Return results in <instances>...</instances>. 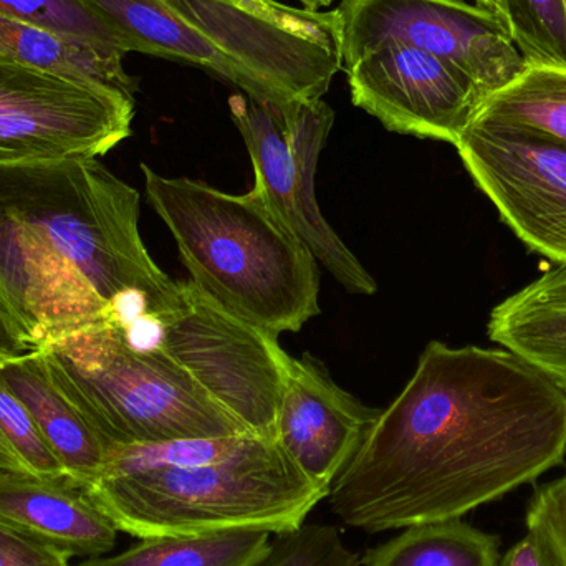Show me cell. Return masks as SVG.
<instances>
[{"label":"cell","instance_id":"cell-3","mask_svg":"<svg viewBox=\"0 0 566 566\" xmlns=\"http://www.w3.org/2000/svg\"><path fill=\"white\" fill-rule=\"evenodd\" d=\"M153 459L158 468L86 484L116 528L136 538L283 534L329 495L275 439L258 434L161 442Z\"/></svg>","mask_w":566,"mask_h":566},{"label":"cell","instance_id":"cell-14","mask_svg":"<svg viewBox=\"0 0 566 566\" xmlns=\"http://www.w3.org/2000/svg\"><path fill=\"white\" fill-rule=\"evenodd\" d=\"M0 525L69 560L108 554L119 532L92 501L86 484L66 472L0 471Z\"/></svg>","mask_w":566,"mask_h":566},{"label":"cell","instance_id":"cell-8","mask_svg":"<svg viewBox=\"0 0 566 566\" xmlns=\"http://www.w3.org/2000/svg\"><path fill=\"white\" fill-rule=\"evenodd\" d=\"M232 119L248 146L255 185L279 218L298 235L316 262L356 295H373L375 279L323 218L315 172L335 112L328 103L277 106L249 95L229 99Z\"/></svg>","mask_w":566,"mask_h":566},{"label":"cell","instance_id":"cell-6","mask_svg":"<svg viewBox=\"0 0 566 566\" xmlns=\"http://www.w3.org/2000/svg\"><path fill=\"white\" fill-rule=\"evenodd\" d=\"M245 80V95L277 106L323 99L343 69L338 10L277 0H165Z\"/></svg>","mask_w":566,"mask_h":566},{"label":"cell","instance_id":"cell-18","mask_svg":"<svg viewBox=\"0 0 566 566\" xmlns=\"http://www.w3.org/2000/svg\"><path fill=\"white\" fill-rule=\"evenodd\" d=\"M0 55L40 72L95 83L135 96L138 83L123 66L125 53L0 15Z\"/></svg>","mask_w":566,"mask_h":566},{"label":"cell","instance_id":"cell-1","mask_svg":"<svg viewBox=\"0 0 566 566\" xmlns=\"http://www.w3.org/2000/svg\"><path fill=\"white\" fill-rule=\"evenodd\" d=\"M566 392L507 349L431 342L329 489L368 534L462 518L564 464Z\"/></svg>","mask_w":566,"mask_h":566},{"label":"cell","instance_id":"cell-4","mask_svg":"<svg viewBox=\"0 0 566 566\" xmlns=\"http://www.w3.org/2000/svg\"><path fill=\"white\" fill-rule=\"evenodd\" d=\"M142 171L149 205L209 298L277 336L318 315L316 259L255 182L245 195H229L195 179L166 178L148 165Z\"/></svg>","mask_w":566,"mask_h":566},{"label":"cell","instance_id":"cell-24","mask_svg":"<svg viewBox=\"0 0 566 566\" xmlns=\"http://www.w3.org/2000/svg\"><path fill=\"white\" fill-rule=\"evenodd\" d=\"M0 15L125 53L105 23L82 0H0Z\"/></svg>","mask_w":566,"mask_h":566},{"label":"cell","instance_id":"cell-21","mask_svg":"<svg viewBox=\"0 0 566 566\" xmlns=\"http://www.w3.org/2000/svg\"><path fill=\"white\" fill-rule=\"evenodd\" d=\"M271 535L242 531L142 538L123 554L90 558L78 566H251L268 552Z\"/></svg>","mask_w":566,"mask_h":566},{"label":"cell","instance_id":"cell-2","mask_svg":"<svg viewBox=\"0 0 566 566\" xmlns=\"http://www.w3.org/2000/svg\"><path fill=\"white\" fill-rule=\"evenodd\" d=\"M126 292L158 308L181 292L139 234V192L98 158L0 163V298L33 348Z\"/></svg>","mask_w":566,"mask_h":566},{"label":"cell","instance_id":"cell-17","mask_svg":"<svg viewBox=\"0 0 566 566\" xmlns=\"http://www.w3.org/2000/svg\"><path fill=\"white\" fill-rule=\"evenodd\" d=\"M113 33L123 52L179 60L212 70L245 93V80L234 65L181 19L165 0H82Z\"/></svg>","mask_w":566,"mask_h":566},{"label":"cell","instance_id":"cell-25","mask_svg":"<svg viewBox=\"0 0 566 566\" xmlns=\"http://www.w3.org/2000/svg\"><path fill=\"white\" fill-rule=\"evenodd\" d=\"M333 525H300L271 541L268 552L251 566H361Z\"/></svg>","mask_w":566,"mask_h":566},{"label":"cell","instance_id":"cell-22","mask_svg":"<svg viewBox=\"0 0 566 566\" xmlns=\"http://www.w3.org/2000/svg\"><path fill=\"white\" fill-rule=\"evenodd\" d=\"M515 45L527 63L566 65L565 0H501Z\"/></svg>","mask_w":566,"mask_h":566},{"label":"cell","instance_id":"cell-27","mask_svg":"<svg viewBox=\"0 0 566 566\" xmlns=\"http://www.w3.org/2000/svg\"><path fill=\"white\" fill-rule=\"evenodd\" d=\"M495 566H566V560L547 528L538 522H527V535Z\"/></svg>","mask_w":566,"mask_h":566},{"label":"cell","instance_id":"cell-13","mask_svg":"<svg viewBox=\"0 0 566 566\" xmlns=\"http://www.w3.org/2000/svg\"><path fill=\"white\" fill-rule=\"evenodd\" d=\"M379 412L339 388L313 356H290L275 441L312 481L332 489Z\"/></svg>","mask_w":566,"mask_h":566},{"label":"cell","instance_id":"cell-30","mask_svg":"<svg viewBox=\"0 0 566 566\" xmlns=\"http://www.w3.org/2000/svg\"><path fill=\"white\" fill-rule=\"evenodd\" d=\"M475 3H479V6L488 7V9H492L494 12H497L499 15L504 17V10H502L501 0H475Z\"/></svg>","mask_w":566,"mask_h":566},{"label":"cell","instance_id":"cell-20","mask_svg":"<svg viewBox=\"0 0 566 566\" xmlns=\"http://www.w3.org/2000/svg\"><path fill=\"white\" fill-rule=\"evenodd\" d=\"M475 119L566 145V65L527 63L509 85L484 99Z\"/></svg>","mask_w":566,"mask_h":566},{"label":"cell","instance_id":"cell-31","mask_svg":"<svg viewBox=\"0 0 566 566\" xmlns=\"http://www.w3.org/2000/svg\"><path fill=\"white\" fill-rule=\"evenodd\" d=\"M65 566H72V565H70V562H69V564H65Z\"/></svg>","mask_w":566,"mask_h":566},{"label":"cell","instance_id":"cell-7","mask_svg":"<svg viewBox=\"0 0 566 566\" xmlns=\"http://www.w3.org/2000/svg\"><path fill=\"white\" fill-rule=\"evenodd\" d=\"M155 348L254 434L275 439L290 358L277 335L232 315L188 281L172 305L156 312Z\"/></svg>","mask_w":566,"mask_h":566},{"label":"cell","instance_id":"cell-26","mask_svg":"<svg viewBox=\"0 0 566 566\" xmlns=\"http://www.w3.org/2000/svg\"><path fill=\"white\" fill-rule=\"evenodd\" d=\"M525 522L544 525L566 560V474L535 492Z\"/></svg>","mask_w":566,"mask_h":566},{"label":"cell","instance_id":"cell-29","mask_svg":"<svg viewBox=\"0 0 566 566\" xmlns=\"http://www.w3.org/2000/svg\"><path fill=\"white\" fill-rule=\"evenodd\" d=\"M36 349L27 338L9 306L0 298V363L32 355Z\"/></svg>","mask_w":566,"mask_h":566},{"label":"cell","instance_id":"cell-10","mask_svg":"<svg viewBox=\"0 0 566 566\" xmlns=\"http://www.w3.org/2000/svg\"><path fill=\"white\" fill-rule=\"evenodd\" d=\"M135 96L0 55V163L99 158L132 135Z\"/></svg>","mask_w":566,"mask_h":566},{"label":"cell","instance_id":"cell-19","mask_svg":"<svg viewBox=\"0 0 566 566\" xmlns=\"http://www.w3.org/2000/svg\"><path fill=\"white\" fill-rule=\"evenodd\" d=\"M499 537L462 518L411 525L402 534L366 552L365 566H495Z\"/></svg>","mask_w":566,"mask_h":566},{"label":"cell","instance_id":"cell-32","mask_svg":"<svg viewBox=\"0 0 566 566\" xmlns=\"http://www.w3.org/2000/svg\"><path fill=\"white\" fill-rule=\"evenodd\" d=\"M565 6H566V0H565Z\"/></svg>","mask_w":566,"mask_h":566},{"label":"cell","instance_id":"cell-15","mask_svg":"<svg viewBox=\"0 0 566 566\" xmlns=\"http://www.w3.org/2000/svg\"><path fill=\"white\" fill-rule=\"evenodd\" d=\"M488 333L566 392V265H555L495 305Z\"/></svg>","mask_w":566,"mask_h":566},{"label":"cell","instance_id":"cell-12","mask_svg":"<svg viewBox=\"0 0 566 566\" xmlns=\"http://www.w3.org/2000/svg\"><path fill=\"white\" fill-rule=\"evenodd\" d=\"M355 106L399 135L458 145L484 96L444 60L386 42L343 65Z\"/></svg>","mask_w":566,"mask_h":566},{"label":"cell","instance_id":"cell-23","mask_svg":"<svg viewBox=\"0 0 566 566\" xmlns=\"http://www.w3.org/2000/svg\"><path fill=\"white\" fill-rule=\"evenodd\" d=\"M0 471L65 474L23 402L0 376Z\"/></svg>","mask_w":566,"mask_h":566},{"label":"cell","instance_id":"cell-28","mask_svg":"<svg viewBox=\"0 0 566 566\" xmlns=\"http://www.w3.org/2000/svg\"><path fill=\"white\" fill-rule=\"evenodd\" d=\"M69 558L0 525V566H65Z\"/></svg>","mask_w":566,"mask_h":566},{"label":"cell","instance_id":"cell-9","mask_svg":"<svg viewBox=\"0 0 566 566\" xmlns=\"http://www.w3.org/2000/svg\"><path fill=\"white\" fill-rule=\"evenodd\" d=\"M343 65L386 42L431 53L464 73L484 98L527 65L504 17L465 0H342Z\"/></svg>","mask_w":566,"mask_h":566},{"label":"cell","instance_id":"cell-16","mask_svg":"<svg viewBox=\"0 0 566 566\" xmlns=\"http://www.w3.org/2000/svg\"><path fill=\"white\" fill-rule=\"evenodd\" d=\"M0 376L23 402L66 474L83 484L95 481L109 446L56 388L40 353L0 363Z\"/></svg>","mask_w":566,"mask_h":566},{"label":"cell","instance_id":"cell-5","mask_svg":"<svg viewBox=\"0 0 566 566\" xmlns=\"http://www.w3.org/2000/svg\"><path fill=\"white\" fill-rule=\"evenodd\" d=\"M39 353L109 448L254 434L158 348H133L102 313Z\"/></svg>","mask_w":566,"mask_h":566},{"label":"cell","instance_id":"cell-11","mask_svg":"<svg viewBox=\"0 0 566 566\" xmlns=\"http://www.w3.org/2000/svg\"><path fill=\"white\" fill-rule=\"evenodd\" d=\"M455 149L512 232L531 251L566 265V145L474 119Z\"/></svg>","mask_w":566,"mask_h":566}]
</instances>
